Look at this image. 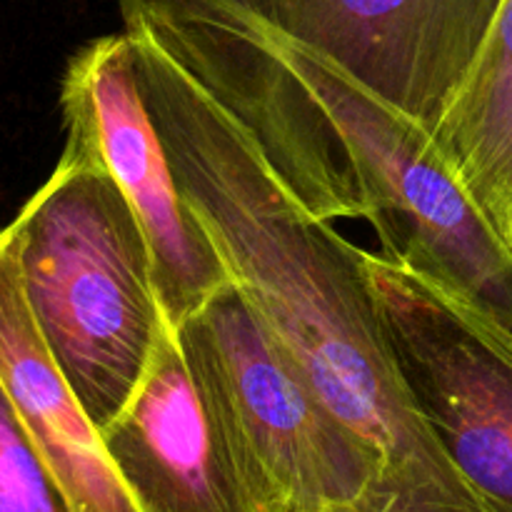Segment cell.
<instances>
[{"instance_id":"6da1fadb","label":"cell","mask_w":512,"mask_h":512,"mask_svg":"<svg viewBox=\"0 0 512 512\" xmlns=\"http://www.w3.org/2000/svg\"><path fill=\"white\" fill-rule=\"evenodd\" d=\"M125 30L165 50L240 125L315 220H368L380 255L512 338V245L428 130L345 70L223 0H118Z\"/></svg>"},{"instance_id":"7a4b0ae2","label":"cell","mask_w":512,"mask_h":512,"mask_svg":"<svg viewBox=\"0 0 512 512\" xmlns=\"http://www.w3.org/2000/svg\"><path fill=\"white\" fill-rule=\"evenodd\" d=\"M125 33L183 198L230 278L375 455L385 512H488L405 390L363 250L290 198L240 125L160 45Z\"/></svg>"},{"instance_id":"3957f363","label":"cell","mask_w":512,"mask_h":512,"mask_svg":"<svg viewBox=\"0 0 512 512\" xmlns=\"http://www.w3.org/2000/svg\"><path fill=\"white\" fill-rule=\"evenodd\" d=\"M10 230L40 338L103 430L135 393L165 328L143 225L108 170L63 150Z\"/></svg>"},{"instance_id":"277c9868","label":"cell","mask_w":512,"mask_h":512,"mask_svg":"<svg viewBox=\"0 0 512 512\" xmlns=\"http://www.w3.org/2000/svg\"><path fill=\"white\" fill-rule=\"evenodd\" d=\"M100 440L140 512H288L228 398L203 330H160Z\"/></svg>"},{"instance_id":"5b68a950","label":"cell","mask_w":512,"mask_h":512,"mask_svg":"<svg viewBox=\"0 0 512 512\" xmlns=\"http://www.w3.org/2000/svg\"><path fill=\"white\" fill-rule=\"evenodd\" d=\"M363 265L400 378L488 512H512V338L383 255Z\"/></svg>"},{"instance_id":"8992f818","label":"cell","mask_w":512,"mask_h":512,"mask_svg":"<svg viewBox=\"0 0 512 512\" xmlns=\"http://www.w3.org/2000/svg\"><path fill=\"white\" fill-rule=\"evenodd\" d=\"M250 445L288 512H385L375 455L335 418L235 280L195 315Z\"/></svg>"},{"instance_id":"52a82bcc","label":"cell","mask_w":512,"mask_h":512,"mask_svg":"<svg viewBox=\"0 0 512 512\" xmlns=\"http://www.w3.org/2000/svg\"><path fill=\"white\" fill-rule=\"evenodd\" d=\"M60 108L65 150L108 170L133 205L153 253L165 323L178 330L233 278L175 180L140 93L135 45L125 30L70 58Z\"/></svg>"},{"instance_id":"ba28073f","label":"cell","mask_w":512,"mask_h":512,"mask_svg":"<svg viewBox=\"0 0 512 512\" xmlns=\"http://www.w3.org/2000/svg\"><path fill=\"white\" fill-rule=\"evenodd\" d=\"M318 53L430 135L463 88L503 0H223Z\"/></svg>"},{"instance_id":"9c48e42d","label":"cell","mask_w":512,"mask_h":512,"mask_svg":"<svg viewBox=\"0 0 512 512\" xmlns=\"http://www.w3.org/2000/svg\"><path fill=\"white\" fill-rule=\"evenodd\" d=\"M0 383L70 512H140L40 338L10 225L0 228Z\"/></svg>"},{"instance_id":"30bf717a","label":"cell","mask_w":512,"mask_h":512,"mask_svg":"<svg viewBox=\"0 0 512 512\" xmlns=\"http://www.w3.org/2000/svg\"><path fill=\"white\" fill-rule=\"evenodd\" d=\"M430 138L465 193L512 245V0L500 5L463 88Z\"/></svg>"},{"instance_id":"8fae6325","label":"cell","mask_w":512,"mask_h":512,"mask_svg":"<svg viewBox=\"0 0 512 512\" xmlns=\"http://www.w3.org/2000/svg\"><path fill=\"white\" fill-rule=\"evenodd\" d=\"M0 512H70L0 383Z\"/></svg>"},{"instance_id":"7c38bea8","label":"cell","mask_w":512,"mask_h":512,"mask_svg":"<svg viewBox=\"0 0 512 512\" xmlns=\"http://www.w3.org/2000/svg\"><path fill=\"white\" fill-rule=\"evenodd\" d=\"M330 512H370V510H360V508H343V510H330Z\"/></svg>"}]
</instances>
